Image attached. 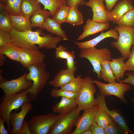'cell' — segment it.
Listing matches in <instances>:
<instances>
[{
    "label": "cell",
    "mask_w": 134,
    "mask_h": 134,
    "mask_svg": "<svg viewBox=\"0 0 134 134\" xmlns=\"http://www.w3.org/2000/svg\"><path fill=\"white\" fill-rule=\"evenodd\" d=\"M10 33L13 42L20 47L31 49H55L59 43L64 40L59 36L44 33L39 30L20 32L13 29Z\"/></svg>",
    "instance_id": "6da1fadb"
},
{
    "label": "cell",
    "mask_w": 134,
    "mask_h": 134,
    "mask_svg": "<svg viewBox=\"0 0 134 134\" xmlns=\"http://www.w3.org/2000/svg\"><path fill=\"white\" fill-rule=\"evenodd\" d=\"M28 69L29 72L26 75V79L33 82L32 86L28 89V91L32 100L34 101L45 87L50 78V75L44 62L31 65Z\"/></svg>",
    "instance_id": "7a4b0ae2"
},
{
    "label": "cell",
    "mask_w": 134,
    "mask_h": 134,
    "mask_svg": "<svg viewBox=\"0 0 134 134\" xmlns=\"http://www.w3.org/2000/svg\"><path fill=\"white\" fill-rule=\"evenodd\" d=\"M31 100V97L28 91V89L15 95H4L0 104V116L4 119L8 131L12 129L10 119L11 112L13 110L21 107L24 103Z\"/></svg>",
    "instance_id": "3957f363"
},
{
    "label": "cell",
    "mask_w": 134,
    "mask_h": 134,
    "mask_svg": "<svg viewBox=\"0 0 134 134\" xmlns=\"http://www.w3.org/2000/svg\"><path fill=\"white\" fill-rule=\"evenodd\" d=\"M80 58L87 59L91 64L93 71L97 74L98 79H101L100 76L101 65L106 60L110 61L112 59L111 51L106 48L99 49L95 47L81 49L78 56Z\"/></svg>",
    "instance_id": "277c9868"
},
{
    "label": "cell",
    "mask_w": 134,
    "mask_h": 134,
    "mask_svg": "<svg viewBox=\"0 0 134 134\" xmlns=\"http://www.w3.org/2000/svg\"><path fill=\"white\" fill-rule=\"evenodd\" d=\"M114 28L118 33L119 37L117 40L111 42L110 46L118 50L126 60L132 46L134 45V27L117 26Z\"/></svg>",
    "instance_id": "5b68a950"
},
{
    "label": "cell",
    "mask_w": 134,
    "mask_h": 134,
    "mask_svg": "<svg viewBox=\"0 0 134 134\" xmlns=\"http://www.w3.org/2000/svg\"><path fill=\"white\" fill-rule=\"evenodd\" d=\"M81 111L77 106L68 112L59 114L58 119L48 134H72L73 127L79 116Z\"/></svg>",
    "instance_id": "8992f818"
},
{
    "label": "cell",
    "mask_w": 134,
    "mask_h": 134,
    "mask_svg": "<svg viewBox=\"0 0 134 134\" xmlns=\"http://www.w3.org/2000/svg\"><path fill=\"white\" fill-rule=\"evenodd\" d=\"M84 78L83 84L76 98L77 106L81 110L98 105L94 96L96 91L93 80L89 76H86Z\"/></svg>",
    "instance_id": "52a82bcc"
},
{
    "label": "cell",
    "mask_w": 134,
    "mask_h": 134,
    "mask_svg": "<svg viewBox=\"0 0 134 134\" xmlns=\"http://www.w3.org/2000/svg\"><path fill=\"white\" fill-rule=\"evenodd\" d=\"M59 115L50 113L33 116L28 121L31 134H48L52 127L57 120Z\"/></svg>",
    "instance_id": "ba28073f"
},
{
    "label": "cell",
    "mask_w": 134,
    "mask_h": 134,
    "mask_svg": "<svg viewBox=\"0 0 134 134\" xmlns=\"http://www.w3.org/2000/svg\"><path fill=\"white\" fill-rule=\"evenodd\" d=\"M93 82L99 88L100 93L105 96H115L124 102L127 101L125 93L132 89L131 86L126 83L115 82L105 84L96 79L93 80Z\"/></svg>",
    "instance_id": "9c48e42d"
},
{
    "label": "cell",
    "mask_w": 134,
    "mask_h": 134,
    "mask_svg": "<svg viewBox=\"0 0 134 134\" xmlns=\"http://www.w3.org/2000/svg\"><path fill=\"white\" fill-rule=\"evenodd\" d=\"M27 74L25 73L17 78L0 83V88L3 91L4 95H15L31 87L33 82L26 79Z\"/></svg>",
    "instance_id": "30bf717a"
},
{
    "label": "cell",
    "mask_w": 134,
    "mask_h": 134,
    "mask_svg": "<svg viewBox=\"0 0 134 134\" xmlns=\"http://www.w3.org/2000/svg\"><path fill=\"white\" fill-rule=\"evenodd\" d=\"M45 55L39 49L21 48L20 63L24 68H28L30 66L44 62Z\"/></svg>",
    "instance_id": "8fae6325"
},
{
    "label": "cell",
    "mask_w": 134,
    "mask_h": 134,
    "mask_svg": "<svg viewBox=\"0 0 134 134\" xmlns=\"http://www.w3.org/2000/svg\"><path fill=\"white\" fill-rule=\"evenodd\" d=\"M32 104L30 102L24 103L21 106V110L18 112L12 111L10 116V124L12 128L11 134H19L21 128L25 118L32 109Z\"/></svg>",
    "instance_id": "7c38bea8"
},
{
    "label": "cell",
    "mask_w": 134,
    "mask_h": 134,
    "mask_svg": "<svg viewBox=\"0 0 134 134\" xmlns=\"http://www.w3.org/2000/svg\"><path fill=\"white\" fill-rule=\"evenodd\" d=\"M99 108L97 105L84 110L82 115L78 117L75 125V129L72 134H81L89 129L94 121L96 112Z\"/></svg>",
    "instance_id": "4fadbf2b"
},
{
    "label": "cell",
    "mask_w": 134,
    "mask_h": 134,
    "mask_svg": "<svg viewBox=\"0 0 134 134\" xmlns=\"http://www.w3.org/2000/svg\"><path fill=\"white\" fill-rule=\"evenodd\" d=\"M105 96L101 93H100V94H98L96 98L98 105L111 117L123 130L125 134L129 133L133 134V131L128 128L125 120L122 116L117 112L110 110L108 108L105 102Z\"/></svg>",
    "instance_id": "5bb4252c"
},
{
    "label": "cell",
    "mask_w": 134,
    "mask_h": 134,
    "mask_svg": "<svg viewBox=\"0 0 134 134\" xmlns=\"http://www.w3.org/2000/svg\"><path fill=\"white\" fill-rule=\"evenodd\" d=\"M104 0H89L85 5L91 8L93 12L92 20L104 23H109L107 16V11L104 4Z\"/></svg>",
    "instance_id": "9a60e30c"
},
{
    "label": "cell",
    "mask_w": 134,
    "mask_h": 134,
    "mask_svg": "<svg viewBox=\"0 0 134 134\" xmlns=\"http://www.w3.org/2000/svg\"><path fill=\"white\" fill-rule=\"evenodd\" d=\"M114 8L107 12V16L109 21L117 24L121 17L127 12L134 8L132 0H121L117 3Z\"/></svg>",
    "instance_id": "2e32d148"
},
{
    "label": "cell",
    "mask_w": 134,
    "mask_h": 134,
    "mask_svg": "<svg viewBox=\"0 0 134 134\" xmlns=\"http://www.w3.org/2000/svg\"><path fill=\"white\" fill-rule=\"evenodd\" d=\"M109 23H104L95 22L88 19L83 27V31L77 38V41L83 39L88 36L93 35L108 29Z\"/></svg>",
    "instance_id": "e0dca14e"
},
{
    "label": "cell",
    "mask_w": 134,
    "mask_h": 134,
    "mask_svg": "<svg viewBox=\"0 0 134 134\" xmlns=\"http://www.w3.org/2000/svg\"><path fill=\"white\" fill-rule=\"evenodd\" d=\"M119 37L118 33L114 28L106 32H102L99 36L90 40L80 42L74 41L75 44L80 49L95 47L100 42L105 38L112 37L117 40Z\"/></svg>",
    "instance_id": "ac0fdd59"
},
{
    "label": "cell",
    "mask_w": 134,
    "mask_h": 134,
    "mask_svg": "<svg viewBox=\"0 0 134 134\" xmlns=\"http://www.w3.org/2000/svg\"><path fill=\"white\" fill-rule=\"evenodd\" d=\"M75 73L67 68L60 70L56 74L53 79L48 82V84L55 88H61L75 77Z\"/></svg>",
    "instance_id": "d6986e66"
},
{
    "label": "cell",
    "mask_w": 134,
    "mask_h": 134,
    "mask_svg": "<svg viewBox=\"0 0 134 134\" xmlns=\"http://www.w3.org/2000/svg\"><path fill=\"white\" fill-rule=\"evenodd\" d=\"M76 98L62 97L60 101L52 106V109L53 112L62 114L71 111L77 106Z\"/></svg>",
    "instance_id": "ffe728a7"
},
{
    "label": "cell",
    "mask_w": 134,
    "mask_h": 134,
    "mask_svg": "<svg viewBox=\"0 0 134 134\" xmlns=\"http://www.w3.org/2000/svg\"><path fill=\"white\" fill-rule=\"evenodd\" d=\"M11 21L13 29L16 30L23 32L31 30L33 28L30 18L21 14L14 15L8 14Z\"/></svg>",
    "instance_id": "44dd1931"
},
{
    "label": "cell",
    "mask_w": 134,
    "mask_h": 134,
    "mask_svg": "<svg viewBox=\"0 0 134 134\" xmlns=\"http://www.w3.org/2000/svg\"><path fill=\"white\" fill-rule=\"evenodd\" d=\"M125 60L123 57L113 58L109 61V64L116 80L119 82L124 79L126 71H127Z\"/></svg>",
    "instance_id": "7402d4cb"
},
{
    "label": "cell",
    "mask_w": 134,
    "mask_h": 134,
    "mask_svg": "<svg viewBox=\"0 0 134 134\" xmlns=\"http://www.w3.org/2000/svg\"><path fill=\"white\" fill-rule=\"evenodd\" d=\"M61 25L49 17L44 23L42 29L46 30L52 34L61 37L64 40H69L65 32L61 28Z\"/></svg>",
    "instance_id": "603a6c76"
},
{
    "label": "cell",
    "mask_w": 134,
    "mask_h": 134,
    "mask_svg": "<svg viewBox=\"0 0 134 134\" xmlns=\"http://www.w3.org/2000/svg\"><path fill=\"white\" fill-rule=\"evenodd\" d=\"M51 16L50 12L48 10L39 9L35 12L30 18L33 28L39 27L42 29L43 25L47 18Z\"/></svg>",
    "instance_id": "cb8c5ba5"
},
{
    "label": "cell",
    "mask_w": 134,
    "mask_h": 134,
    "mask_svg": "<svg viewBox=\"0 0 134 134\" xmlns=\"http://www.w3.org/2000/svg\"><path fill=\"white\" fill-rule=\"evenodd\" d=\"M21 48L13 42L10 43L0 47V54L20 63Z\"/></svg>",
    "instance_id": "d4e9b609"
},
{
    "label": "cell",
    "mask_w": 134,
    "mask_h": 134,
    "mask_svg": "<svg viewBox=\"0 0 134 134\" xmlns=\"http://www.w3.org/2000/svg\"><path fill=\"white\" fill-rule=\"evenodd\" d=\"M40 8V3L38 0H22L20 12L23 15L30 18L35 12Z\"/></svg>",
    "instance_id": "484cf974"
},
{
    "label": "cell",
    "mask_w": 134,
    "mask_h": 134,
    "mask_svg": "<svg viewBox=\"0 0 134 134\" xmlns=\"http://www.w3.org/2000/svg\"><path fill=\"white\" fill-rule=\"evenodd\" d=\"M83 22V16L78 8L70 7L66 22L74 26L81 25Z\"/></svg>",
    "instance_id": "4316f807"
},
{
    "label": "cell",
    "mask_w": 134,
    "mask_h": 134,
    "mask_svg": "<svg viewBox=\"0 0 134 134\" xmlns=\"http://www.w3.org/2000/svg\"><path fill=\"white\" fill-rule=\"evenodd\" d=\"M94 121L104 129L114 121L102 109L99 107L96 112Z\"/></svg>",
    "instance_id": "83f0119b"
},
{
    "label": "cell",
    "mask_w": 134,
    "mask_h": 134,
    "mask_svg": "<svg viewBox=\"0 0 134 134\" xmlns=\"http://www.w3.org/2000/svg\"><path fill=\"white\" fill-rule=\"evenodd\" d=\"M110 61L106 60L101 65L100 76L101 79L108 83L116 81V78L109 64Z\"/></svg>",
    "instance_id": "f1b7e54d"
},
{
    "label": "cell",
    "mask_w": 134,
    "mask_h": 134,
    "mask_svg": "<svg viewBox=\"0 0 134 134\" xmlns=\"http://www.w3.org/2000/svg\"><path fill=\"white\" fill-rule=\"evenodd\" d=\"M84 80V78H82L80 76L78 75L61 88L60 89L73 93H78L83 86Z\"/></svg>",
    "instance_id": "f546056e"
},
{
    "label": "cell",
    "mask_w": 134,
    "mask_h": 134,
    "mask_svg": "<svg viewBox=\"0 0 134 134\" xmlns=\"http://www.w3.org/2000/svg\"><path fill=\"white\" fill-rule=\"evenodd\" d=\"M70 7L66 4L60 6L57 9L52 18L61 25L62 23L66 22Z\"/></svg>",
    "instance_id": "4dcf8cb0"
},
{
    "label": "cell",
    "mask_w": 134,
    "mask_h": 134,
    "mask_svg": "<svg viewBox=\"0 0 134 134\" xmlns=\"http://www.w3.org/2000/svg\"><path fill=\"white\" fill-rule=\"evenodd\" d=\"M44 6V9L49 10L53 17L57 8L60 6L66 4V0H38Z\"/></svg>",
    "instance_id": "1f68e13d"
},
{
    "label": "cell",
    "mask_w": 134,
    "mask_h": 134,
    "mask_svg": "<svg viewBox=\"0 0 134 134\" xmlns=\"http://www.w3.org/2000/svg\"><path fill=\"white\" fill-rule=\"evenodd\" d=\"M0 9V30L10 32L13 28L8 14L3 9Z\"/></svg>",
    "instance_id": "d6a6232c"
},
{
    "label": "cell",
    "mask_w": 134,
    "mask_h": 134,
    "mask_svg": "<svg viewBox=\"0 0 134 134\" xmlns=\"http://www.w3.org/2000/svg\"><path fill=\"white\" fill-rule=\"evenodd\" d=\"M117 24L119 26L134 27V8L129 10L124 15Z\"/></svg>",
    "instance_id": "836d02e7"
},
{
    "label": "cell",
    "mask_w": 134,
    "mask_h": 134,
    "mask_svg": "<svg viewBox=\"0 0 134 134\" xmlns=\"http://www.w3.org/2000/svg\"><path fill=\"white\" fill-rule=\"evenodd\" d=\"M51 96L54 98L59 97H65L69 98H76L78 93H74L68 91L58 89L56 88L52 89L50 92Z\"/></svg>",
    "instance_id": "e575fe53"
},
{
    "label": "cell",
    "mask_w": 134,
    "mask_h": 134,
    "mask_svg": "<svg viewBox=\"0 0 134 134\" xmlns=\"http://www.w3.org/2000/svg\"><path fill=\"white\" fill-rule=\"evenodd\" d=\"M114 121L108 125L104 129L106 134H116L124 133L123 130Z\"/></svg>",
    "instance_id": "d590c367"
},
{
    "label": "cell",
    "mask_w": 134,
    "mask_h": 134,
    "mask_svg": "<svg viewBox=\"0 0 134 134\" xmlns=\"http://www.w3.org/2000/svg\"><path fill=\"white\" fill-rule=\"evenodd\" d=\"M64 46L60 45L56 48L55 56L56 59H67L69 56L70 51H68Z\"/></svg>",
    "instance_id": "8d00e7d4"
},
{
    "label": "cell",
    "mask_w": 134,
    "mask_h": 134,
    "mask_svg": "<svg viewBox=\"0 0 134 134\" xmlns=\"http://www.w3.org/2000/svg\"><path fill=\"white\" fill-rule=\"evenodd\" d=\"M12 42V38L10 32L0 30V47Z\"/></svg>",
    "instance_id": "74e56055"
},
{
    "label": "cell",
    "mask_w": 134,
    "mask_h": 134,
    "mask_svg": "<svg viewBox=\"0 0 134 134\" xmlns=\"http://www.w3.org/2000/svg\"><path fill=\"white\" fill-rule=\"evenodd\" d=\"M75 52L73 51L70 52L69 56L66 59L67 68L69 70L75 72L77 69L75 61Z\"/></svg>",
    "instance_id": "f35d334b"
},
{
    "label": "cell",
    "mask_w": 134,
    "mask_h": 134,
    "mask_svg": "<svg viewBox=\"0 0 134 134\" xmlns=\"http://www.w3.org/2000/svg\"><path fill=\"white\" fill-rule=\"evenodd\" d=\"M125 65L127 71H134V45L132 46V49L127 61L125 63Z\"/></svg>",
    "instance_id": "ab89813d"
},
{
    "label": "cell",
    "mask_w": 134,
    "mask_h": 134,
    "mask_svg": "<svg viewBox=\"0 0 134 134\" xmlns=\"http://www.w3.org/2000/svg\"><path fill=\"white\" fill-rule=\"evenodd\" d=\"M22 0H15L11 7L7 12L8 14L14 15L21 14L20 6Z\"/></svg>",
    "instance_id": "60d3db41"
},
{
    "label": "cell",
    "mask_w": 134,
    "mask_h": 134,
    "mask_svg": "<svg viewBox=\"0 0 134 134\" xmlns=\"http://www.w3.org/2000/svg\"><path fill=\"white\" fill-rule=\"evenodd\" d=\"M89 129L91 131L92 134H106L104 129L101 127L94 121Z\"/></svg>",
    "instance_id": "b9f144b4"
},
{
    "label": "cell",
    "mask_w": 134,
    "mask_h": 134,
    "mask_svg": "<svg viewBox=\"0 0 134 134\" xmlns=\"http://www.w3.org/2000/svg\"><path fill=\"white\" fill-rule=\"evenodd\" d=\"M125 74L127 77L120 81L119 82L126 83L131 85L133 86L134 89V71L126 72Z\"/></svg>",
    "instance_id": "7bdbcfd3"
},
{
    "label": "cell",
    "mask_w": 134,
    "mask_h": 134,
    "mask_svg": "<svg viewBox=\"0 0 134 134\" xmlns=\"http://www.w3.org/2000/svg\"><path fill=\"white\" fill-rule=\"evenodd\" d=\"M66 5L68 6L78 7L85 5L86 0H66Z\"/></svg>",
    "instance_id": "ee69618b"
},
{
    "label": "cell",
    "mask_w": 134,
    "mask_h": 134,
    "mask_svg": "<svg viewBox=\"0 0 134 134\" xmlns=\"http://www.w3.org/2000/svg\"><path fill=\"white\" fill-rule=\"evenodd\" d=\"M19 134H31L26 120H24L21 126Z\"/></svg>",
    "instance_id": "f6af8a7d"
},
{
    "label": "cell",
    "mask_w": 134,
    "mask_h": 134,
    "mask_svg": "<svg viewBox=\"0 0 134 134\" xmlns=\"http://www.w3.org/2000/svg\"><path fill=\"white\" fill-rule=\"evenodd\" d=\"M118 0H104L105 3L106 9L107 11L108 12L111 11Z\"/></svg>",
    "instance_id": "bcb514c9"
},
{
    "label": "cell",
    "mask_w": 134,
    "mask_h": 134,
    "mask_svg": "<svg viewBox=\"0 0 134 134\" xmlns=\"http://www.w3.org/2000/svg\"><path fill=\"white\" fill-rule=\"evenodd\" d=\"M15 0H7L6 3L4 4L0 2V8L3 9L7 12H8L11 7Z\"/></svg>",
    "instance_id": "7dc6e473"
},
{
    "label": "cell",
    "mask_w": 134,
    "mask_h": 134,
    "mask_svg": "<svg viewBox=\"0 0 134 134\" xmlns=\"http://www.w3.org/2000/svg\"><path fill=\"white\" fill-rule=\"evenodd\" d=\"M5 122L4 119L0 116V134H8V131L6 130L4 127V124Z\"/></svg>",
    "instance_id": "c3c4849f"
},
{
    "label": "cell",
    "mask_w": 134,
    "mask_h": 134,
    "mask_svg": "<svg viewBox=\"0 0 134 134\" xmlns=\"http://www.w3.org/2000/svg\"><path fill=\"white\" fill-rule=\"evenodd\" d=\"M6 56L2 54H0V66H2L4 64L6 60Z\"/></svg>",
    "instance_id": "681fc988"
},
{
    "label": "cell",
    "mask_w": 134,
    "mask_h": 134,
    "mask_svg": "<svg viewBox=\"0 0 134 134\" xmlns=\"http://www.w3.org/2000/svg\"><path fill=\"white\" fill-rule=\"evenodd\" d=\"M2 69H0V83L6 81V80L2 75Z\"/></svg>",
    "instance_id": "f907efd6"
},
{
    "label": "cell",
    "mask_w": 134,
    "mask_h": 134,
    "mask_svg": "<svg viewBox=\"0 0 134 134\" xmlns=\"http://www.w3.org/2000/svg\"><path fill=\"white\" fill-rule=\"evenodd\" d=\"M81 134H92L91 131L89 129L84 131Z\"/></svg>",
    "instance_id": "816d5d0a"
},
{
    "label": "cell",
    "mask_w": 134,
    "mask_h": 134,
    "mask_svg": "<svg viewBox=\"0 0 134 134\" xmlns=\"http://www.w3.org/2000/svg\"><path fill=\"white\" fill-rule=\"evenodd\" d=\"M0 1L1 2L3 3H4V4H5L7 1V0H0Z\"/></svg>",
    "instance_id": "f5cc1de1"
},
{
    "label": "cell",
    "mask_w": 134,
    "mask_h": 134,
    "mask_svg": "<svg viewBox=\"0 0 134 134\" xmlns=\"http://www.w3.org/2000/svg\"><path fill=\"white\" fill-rule=\"evenodd\" d=\"M132 101L133 102L134 104V99L133 98L131 99Z\"/></svg>",
    "instance_id": "db71d44e"
}]
</instances>
